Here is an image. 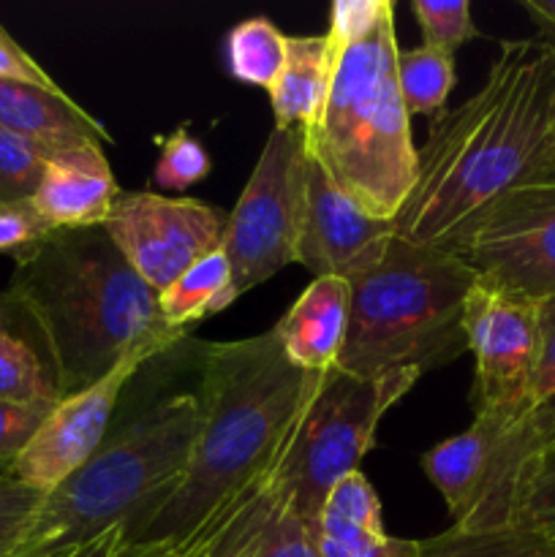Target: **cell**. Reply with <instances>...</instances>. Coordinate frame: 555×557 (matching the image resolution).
Wrapping results in <instances>:
<instances>
[{
	"label": "cell",
	"mask_w": 555,
	"mask_h": 557,
	"mask_svg": "<svg viewBox=\"0 0 555 557\" xmlns=\"http://www.w3.org/2000/svg\"><path fill=\"white\" fill-rule=\"evenodd\" d=\"M54 228L33 207V201H11L0 205V253L16 256L27 253L52 234Z\"/></svg>",
	"instance_id": "cell-32"
},
{
	"label": "cell",
	"mask_w": 555,
	"mask_h": 557,
	"mask_svg": "<svg viewBox=\"0 0 555 557\" xmlns=\"http://www.w3.org/2000/svg\"><path fill=\"white\" fill-rule=\"evenodd\" d=\"M288 36L267 16H250L226 36V69L237 82L270 92L286 63Z\"/></svg>",
	"instance_id": "cell-23"
},
{
	"label": "cell",
	"mask_w": 555,
	"mask_h": 557,
	"mask_svg": "<svg viewBox=\"0 0 555 557\" xmlns=\"http://www.w3.org/2000/svg\"><path fill=\"white\" fill-rule=\"evenodd\" d=\"M120 185L98 141H74L52 152L33 207L52 228H96L120 199Z\"/></svg>",
	"instance_id": "cell-15"
},
{
	"label": "cell",
	"mask_w": 555,
	"mask_h": 557,
	"mask_svg": "<svg viewBox=\"0 0 555 557\" xmlns=\"http://www.w3.org/2000/svg\"><path fill=\"white\" fill-rule=\"evenodd\" d=\"M0 79L25 82L38 87H58V82L0 27Z\"/></svg>",
	"instance_id": "cell-34"
},
{
	"label": "cell",
	"mask_w": 555,
	"mask_h": 557,
	"mask_svg": "<svg viewBox=\"0 0 555 557\" xmlns=\"http://www.w3.org/2000/svg\"><path fill=\"white\" fill-rule=\"evenodd\" d=\"M305 158L303 131L272 128L237 207L229 212L223 250L237 299L297 261Z\"/></svg>",
	"instance_id": "cell-8"
},
{
	"label": "cell",
	"mask_w": 555,
	"mask_h": 557,
	"mask_svg": "<svg viewBox=\"0 0 555 557\" xmlns=\"http://www.w3.org/2000/svg\"><path fill=\"white\" fill-rule=\"evenodd\" d=\"M419 557H555V547L522 528H488V531H449L419 542Z\"/></svg>",
	"instance_id": "cell-25"
},
{
	"label": "cell",
	"mask_w": 555,
	"mask_h": 557,
	"mask_svg": "<svg viewBox=\"0 0 555 557\" xmlns=\"http://www.w3.org/2000/svg\"><path fill=\"white\" fill-rule=\"evenodd\" d=\"M232 286V264H229L226 250L215 248L190 264L174 283H169L158 294V308H161L163 321L172 330L188 335L196 321L207 319L212 313H221L229 305H234Z\"/></svg>",
	"instance_id": "cell-22"
},
{
	"label": "cell",
	"mask_w": 555,
	"mask_h": 557,
	"mask_svg": "<svg viewBox=\"0 0 555 557\" xmlns=\"http://www.w3.org/2000/svg\"><path fill=\"white\" fill-rule=\"evenodd\" d=\"M123 547H125V531L123 528H112V531H107L103 536L92 539L90 544H85V547L74 549V553L63 557H118V553Z\"/></svg>",
	"instance_id": "cell-36"
},
{
	"label": "cell",
	"mask_w": 555,
	"mask_h": 557,
	"mask_svg": "<svg viewBox=\"0 0 555 557\" xmlns=\"http://www.w3.org/2000/svg\"><path fill=\"white\" fill-rule=\"evenodd\" d=\"M25 321V319H22ZM0 400L58 403L52 364L30 326H16V310L0 294Z\"/></svg>",
	"instance_id": "cell-21"
},
{
	"label": "cell",
	"mask_w": 555,
	"mask_h": 557,
	"mask_svg": "<svg viewBox=\"0 0 555 557\" xmlns=\"http://www.w3.org/2000/svg\"><path fill=\"white\" fill-rule=\"evenodd\" d=\"M477 281L460 253L392 237L384 256L348 281L351 319L337 370L424 375L449 364L468 351L462 308Z\"/></svg>",
	"instance_id": "cell-6"
},
{
	"label": "cell",
	"mask_w": 555,
	"mask_h": 557,
	"mask_svg": "<svg viewBox=\"0 0 555 557\" xmlns=\"http://www.w3.org/2000/svg\"><path fill=\"white\" fill-rule=\"evenodd\" d=\"M351 319V286L343 277H313L272 326L283 354L305 373L337 370Z\"/></svg>",
	"instance_id": "cell-16"
},
{
	"label": "cell",
	"mask_w": 555,
	"mask_h": 557,
	"mask_svg": "<svg viewBox=\"0 0 555 557\" xmlns=\"http://www.w3.org/2000/svg\"><path fill=\"white\" fill-rule=\"evenodd\" d=\"M199 424L196 392L158 400L44 495L9 557H63L112 528L136 542L183 482Z\"/></svg>",
	"instance_id": "cell-5"
},
{
	"label": "cell",
	"mask_w": 555,
	"mask_h": 557,
	"mask_svg": "<svg viewBox=\"0 0 555 557\" xmlns=\"http://www.w3.org/2000/svg\"><path fill=\"white\" fill-rule=\"evenodd\" d=\"M411 11L417 16L424 44L439 49V52L452 54V58H455L462 44L479 36L468 0H446V3L414 0Z\"/></svg>",
	"instance_id": "cell-27"
},
{
	"label": "cell",
	"mask_w": 555,
	"mask_h": 557,
	"mask_svg": "<svg viewBox=\"0 0 555 557\" xmlns=\"http://www.w3.org/2000/svg\"><path fill=\"white\" fill-rule=\"evenodd\" d=\"M533 172H555V112H553V123H550L547 139H544L542 152H539V161Z\"/></svg>",
	"instance_id": "cell-38"
},
{
	"label": "cell",
	"mask_w": 555,
	"mask_h": 557,
	"mask_svg": "<svg viewBox=\"0 0 555 557\" xmlns=\"http://www.w3.org/2000/svg\"><path fill=\"white\" fill-rule=\"evenodd\" d=\"M324 375L294 368L275 332L201 351V424L183 482L136 542L183 544L292 441ZM131 542V544H136Z\"/></svg>",
	"instance_id": "cell-3"
},
{
	"label": "cell",
	"mask_w": 555,
	"mask_h": 557,
	"mask_svg": "<svg viewBox=\"0 0 555 557\" xmlns=\"http://www.w3.org/2000/svg\"><path fill=\"white\" fill-rule=\"evenodd\" d=\"M54 150L60 147L41 145L0 128V205L33 199Z\"/></svg>",
	"instance_id": "cell-26"
},
{
	"label": "cell",
	"mask_w": 555,
	"mask_h": 557,
	"mask_svg": "<svg viewBox=\"0 0 555 557\" xmlns=\"http://www.w3.org/2000/svg\"><path fill=\"white\" fill-rule=\"evenodd\" d=\"M395 237V223L368 215L313 158H305L297 261L313 277H343L373 267Z\"/></svg>",
	"instance_id": "cell-14"
},
{
	"label": "cell",
	"mask_w": 555,
	"mask_h": 557,
	"mask_svg": "<svg viewBox=\"0 0 555 557\" xmlns=\"http://www.w3.org/2000/svg\"><path fill=\"white\" fill-rule=\"evenodd\" d=\"M313 522L283 506L261 536L256 557H319Z\"/></svg>",
	"instance_id": "cell-30"
},
{
	"label": "cell",
	"mask_w": 555,
	"mask_h": 557,
	"mask_svg": "<svg viewBox=\"0 0 555 557\" xmlns=\"http://www.w3.org/2000/svg\"><path fill=\"white\" fill-rule=\"evenodd\" d=\"M555 112V52L501 41L484 85L433 120L395 237L460 253L495 201L536 169Z\"/></svg>",
	"instance_id": "cell-1"
},
{
	"label": "cell",
	"mask_w": 555,
	"mask_h": 557,
	"mask_svg": "<svg viewBox=\"0 0 555 557\" xmlns=\"http://www.w3.org/2000/svg\"><path fill=\"white\" fill-rule=\"evenodd\" d=\"M462 330L477 359L473 417H520L539 359V299L479 277L466 297Z\"/></svg>",
	"instance_id": "cell-11"
},
{
	"label": "cell",
	"mask_w": 555,
	"mask_h": 557,
	"mask_svg": "<svg viewBox=\"0 0 555 557\" xmlns=\"http://www.w3.org/2000/svg\"><path fill=\"white\" fill-rule=\"evenodd\" d=\"M210 169L212 161L201 141H196L185 128H177L172 136L161 139V156L152 180L166 190H188L190 185L201 183Z\"/></svg>",
	"instance_id": "cell-28"
},
{
	"label": "cell",
	"mask_w": 555,
	"mask_h": 557,
	"mask_svg": "<svg viewBox=\"0 0 555 557\" xmlns=\"http://www.w3.org/2000/svg\"><path fill=\"white\" fill-rule=\"evenodd\" d=\"M332 41L330 36H288L286 63L272 85L270 101L275 128L310 131L319 120L330 90Z\"/></svg>",
	"instance_id": "cell-20"
},
{
	"label": "cell",
	"mask_w": 555,
	"mask_h": 557,
	"mask_svg": "<svg viewBox=\"0 0 555 557\" xmlns=\"http://www.w3.org/2000/svg\"><path fill=\"white\" fill-rule=\"evenodd\" d=\"M118 557H180V549L169 542H136L125 544Z\"/></svg>",
	"instance_id": "cell-37"
},
{
	"label": "cell",
	"mask_w": 555,
	"mask_h": 557,
	"mask_svg": "<svg viewBox=\"0 0 555 557\" xmlns=\"http://www.w3.org/2000/svg\"><path fill=\"white\" fill-rule=\"evenodd\" d=\"M229 212L188 196L150 190L120 194L103 232L156 294L177 281L190 264L221 248Z\"/></svg>",
	"instance_id": "cell-12"
},
{
	"label": "cell",
	"mask_w": 555,
	"mask_h": 557,
	"mask_svg": "<svg viewBox=\"0 0 555 557\" xmlns=\"http://www.w3.org/2000/svg\"><path fill=\"white\" fill-rule=\"evenodd\" d=\"M506 424H509V419L495 417V413H477L471 428L441 441L439 446L422 455L424 476L444 498L452 525L466 520L468 511H471L479 487L484 482V473H488L495 441L501 438Z\"/></svg>",
	"instance_id": "cell-19"
},
{
	"label": "cell",
	"mask_w": 555,
	"mask_h": 557,
	"mask_svg": "<svg viewBox=\"0 0 555 557\" xmlns=\"http://www.w3.org/2000/svg\"><path fill=\"white\" fill-rule=\"evenodd\" d=\"M455 58L439 49L422 47L397 54V85L408 114L439 117L446 112V98L455 87Z\"/></svg>",
	"instance_id": "cell-24"
},
{
	"label": "cell",
	"mask_w": 555,
	"mask_h": 557,
	"mask_svg": "<svg viewBox=\"0 0 555 557\" xmlns=\"http://www.w3.org/2000/svg\"><path fill=\"white\" fill-rule=\"evenodd\" d=\"M520 5L536 25L539 41L555 52V0H520Z\"/></svg>",
	"instance_id": "cell-35"
},
{
	"label": "cell",
	"mask_w": 555,
	"mask_h": 557,
	"mask_svg": "<svg viewBox=\"0 0 555 557\" xmlns=\"http://www.w3.org/2000/svg\"><path fill=\"white\" fill-rule=\"evenodd\" d=\"M482 281L531 299L555 294V172L506 190L460 250Z\"/></svg>",
	"instance_id": "cell-10"
},
{
	"label": "cell",
	"mask_w": 555,
	"mask_h": 557,
	"mask_svg": "<svg viewBox=\"0 0 555 557\" xmlns=\"http://www.w3.org/2000/svg\"><path fill=\"white\" fill-rule=\"evenodd\" d=\"M44 495L38 487L20 482V479L0 473V557H9L11 549L30 525L33 515L41 506Z\"/></svg>",
	"instance_id": "cell-29"
},
{
	"label": "cell",
	"mask_w": 555,
	"mask_h": 557,
	"mask_svg": "<svg viewBox=\"0 0 555 557\" xmlns=\"http://www.w3.org/2000/svg\"><path fill=\"white\" fill-rule=\"evenodd\" d=\"M0 128L49 147L112 141L107 125L65 96L63 87H38L9 79H0Z\"/></svg>",
	"instance_id": "cell-18"
},
{
	"label": "cell",
	"mask_w": 555,
	"mask_h": 557,
	"mask_svg": "<svg viewBox=\"0 0 555 557\" xmlns=\"http://www.w3.org/2000/svg\"><path fill=\"white\" fill-rule=\"evenodd\" d=\"M422 379L417 370H395L386 375H354L332 370L324 375L319 395L310 403L286 476V506L316 520L326 495L341 479L359 471V462L373 449L381 417Z\"/></svg>",
	"instance_id": "cell-7"
},
{
	"label": "cell",
	"mask_w": 555,
	"mask_h": 557,
	"mask_svg": "<svg viewBox=\"0 0 555 557\" xmlns=\"http://www.w3.org/2000/svg\"><path fill=\"white\" fill-rule=\"evenodd\" d=\"M145 362H150L145 354L125 357L103 379L92 381L90 386L74 395L60 397L30 444L5 473L30 487H38L41 493H49L71 473L79 471L109 438V424H112L120 395Z\"/></svg>",
	"instance_id": "cell-13"
},
{
	"label": "cell",
	"mask_w": 555,
	"mask_h": 557,
	"mask_svg": "<svg viewBox=\"0 0 555 557\" xmlns=\"http://www.w3.org/2000/svg\"><path fill=\"white\" fill-rule=\"evenodd\" d=\"M522 528L555 547V403L522 411L504 428L462 531Z\"/></svg>",
	"instance_id": "cell-9"
},
{
	"label": "cell",
	"mask_w": 555,
	"mask_h": 557,
	"mask_svg": "<svg viewBox=\"0 0 555 557\" xmlns=\"http://www.w3.org/2000/svg\"><path fill=\"white\" fill-rule=\"evenodd\" d=\"M52 406L54 403L0 400V471L5 473L14 466Z\"/></svg>",
	"instance_id": "cell-31"
},
{
	"label": "cell",
	"mask_w": 555,
	"mask_h": 557,
	"mask_svg": "<svg viewBox=\"0 0 555 557\" xmlns=\"http://www.w3.org/2000/svg\"><path fill=\"white\" fill-rule=\"evenodd\" d=\"M555 403V294L539 299V359L526 411Z\"/></svg>",
	"instance_id": "cell-33"
},
{
	"label": "cell",
	"mask_w": 555,
	"mask_h": 557,
	"mask_svg": "<svg viewBox=\"0 0 555 557\" xmlns=\"http://www.w3.org/2000/svg\"><path fill=\"white\" fill-rule=\"evenodd\" d=\"M326 36L330 90L305 150L368 215L395 223L419 169L397 85L395 3L335 0Z\"/></svg>",
	"instance_id": "cell-4"
},
{
	"label": "cell",
	"mask_w": 555,
	"mask_h": 557,
	"mask_svg": "<svg viewBox=\"0 0 555 557\" xmlns=\"http://www.w3.org/2000/svg\"><path fill=\"white\" fill-rule=\"evenodd\" d=\"M313 531L319 557H419V542L384 531L381 500L362 471L330 490Z\"/></svg>",
	"instance_id": "cell-17"
},
{
	"label": "cell",
	"mask_w": 555,
	"mask_h": 557,
	"mask_svg": "<svg viewBox=\"0 0 555 557\" xmlns=\"http://www.w3.org/2000/svg\"><path fill=\"white\" fill-rule=\"evenodd\" d=\"M3 297L41 343L60 397L103 379L125 357H158L183 341L158 294L123 259L103 226L54 228L16 256Z\"/></svg>",
	"instance_id": "cell-2"
}]
</instances>
